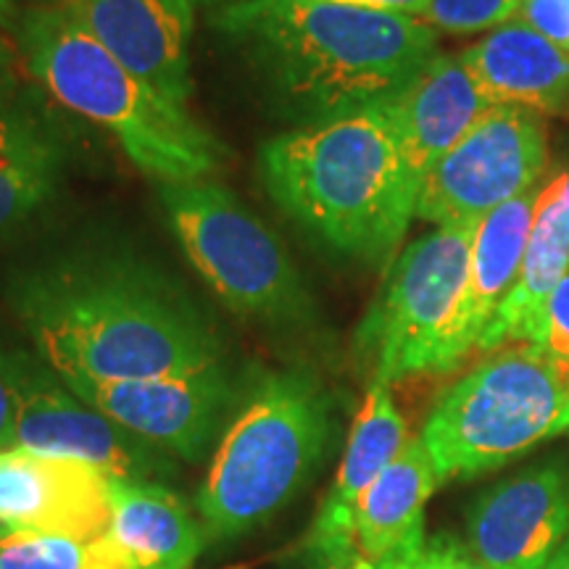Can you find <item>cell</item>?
<instances>
[{
	"mask_svg": "<svg viewBox=\"0 0 569 569\" xmlns=\"http://www.w3.org/2000/svg\"><path fill=\"white\" fill-rule=\"evenodd\" d=\"M59 142L30 113L0 103V230L21 222L51 196Z\"/></svg>",
	"mask_w": 569,
	"mask_h": 569,
	"instance_id": "22",
	"label": "cell"
},
{
	"mask_svg": "<svg viewBox=\"0 0 569 569\" xmlns=\"http://www.w3.org/2000/svg\"><path fill=\"white\" fill-rule=\"evenodd\" d=\"M409 438L407 419L398 411L390 386L372 380L348 436L336 482L317 511L315 528L309 532V549L351 543L356 503L380 478L382 469L401 453Z\"/></svg>",
	"mask_w": 569,
	"mask_h": 569,
	"instance_id": "17",
	"label": "cell"
},
{
	"mask_svg": "<svg viewBox=\"0 0 569 569\" xmlns=\"http://www.w3.org/2000/svg\"><path fill=\"white\" fill-rule=\"evenodd\" d=\"M517 19L569 53V0H519Z\"/></svg>",
	"mask_w": 569,
	"mask_h": 569,
	"instance_id": "26",
	"label": "cell"
},
{
	"mask_svg": "<svg viewBox=\"0 0 569 569\" xmlns=\"http://www.w3.org/2000/svg\"><path fill=\"white\" fill-rule=\"evenodd\" d=\"M417 553L377 561V559L365 557V553L356 549L353 540H351V543H336V546H322V549H309V559H311V569H409L411 561L417 559Z\"/></svg>",
	"mask_w": 569,
	"mask_h": 569,
	"instance_id": "27",
	"label": "cell"
},
{
	"mask_svg": "<svg viewBox=\"0 0 569 569\" xmlns=\"http://www.w3.org/2000/svg\"><path fill=\"white\" fill-rule=\"evenodd\" d=\"M227 569H246V565H234V567H227Z\"/></svg>",
	"mask_w": 569,
	"mask_h": 569,
	"instance_id": "36",
	"label": "cell"
},
{
	"mask_svg": "<svg viewBox=\"0 0 569 569\" xmlns=\"http://www.w3.org/2000/svg\"><path fill=\"white\" fill-rule=\"evenodd\" d=\"M19 46L27 69L63 109L103 127L130 161L161 184H182L222 167V148L188 106L98 42L61 3L38 6L21 19Z\"/></svg>",
	"mask_w": 569,
	"mask_h": 569,
	"instance_id": "4",
	"label": "cell"
},
{
	"mask_svg": "<svg viewBox=\"0 0 569 569\" xmlns=\"http://www.w3.org/2000/svg\"><path fill=\"white\" fill-rule=\"evenodd\" d=\"M443 486L422 438L407 440L353 511V546L369 559L417 553L427 543L425 507Z\"/></svg>",
	"mask_w": 569,
	"mask_h": 569,
	"instance_id": "18",
	"label": "cell"
},
{
	"mask_svg": "<svg viewBox=\"0 0 569 569\" xmlns=\"http://www.w3.org/2000/svg\"><path fill=\"white\" fill-rule=\"evenodd\" d=\"M332 3H348V6H365V9H380V11H396L407 13V17H419L427 9V0H332Z\"/></svg>",
	"mask_w": 569,
	"mask_h": 569,
	"instance_id": "30",
	"label": "cell"
},
{
	"mask_svg": "<svg viewBox=\"0 0 569 569\" xmlns=\"http://www.w3.org/2000/svg\"><path fill=\"white\" fill-rule=\"evenodd\" d=\"M332 438V398L309 369H282L256 386L219 440L196 509L213 540L267 525L309 486Z\"/></svg>",
	"mask_w": 569,
	"mask_h": 569,
	"instance_id": "5",
	"label": "cell"
},
{
	"mask_svg": "<svg viewBox=\"0 0 569 569\" xmlns=\"http://www.w3.org/2000/svg\"><path fill=\"white\" fill-rule=\"evenodd\" d=\"M59 380H151L224 367L222 340L172 277L130 256H69L11 288Z\"/></svg>",
	"mask_w": 569,
	"mask_h": 569,
	"instance_id": "1",
	"label": "cell"
},
{
	"mask_svg": "<svg viewBox=\"0 0 569 569\" xmlns=\"http://www.w3.org/2000/svg\"><path fill=\"white\" fill-rule=\"evenodd\" d=\"M386 106L419 190L430 169L486 117L490 101L461 56L438 53Z\"/></svg>",
	"mask_w": 569,
	"mask_h": 569,
	"instance_id": "15",
	"label": "cell"
},
{
	"mask_svg": "<svg viewBox=\"0 0 569 569\" xmlns=\"http://www.w3.org/2000/svg\"><path fill=\"white\" fill-rule=\"evenodd\" d=\"M261 174L306 232L367 264L388 261L417 219L419 182L382 103L277 134Z\"/></svg>",
	"mask_w": 569,
	"mask_h": 569,
	"instance_id": "3",
	"label": "cell"
},
{
	"mask_svg": "<svg viewBox=\"0 0 569 569\" xmlns=\"http://www.w3.org/2000/svg\"><path fill=\"white\" fill-rule=\"evenodd\" d=\"M409 569H490L475 557L467 546L457 543V540L438 536L427 540L425 549L417 553Z\"/></svg>",
	"mask_w": 569,
	"mask_h": 569,
	"instance_id": "28",
	"label": "cell"
},
{
	"mask_svg": "<svg viewBox=\"0 0 569 569\" xmlns=\"http://www.w3.org/2000/svg\"><path fill=\"white\" fill-rule=\"evenodd\" d=\"M569 430V386L532 346L480 361L440 396L419 432L440 482L478 478Z\"/></svg>",
	"mask_w": 569,
	"mask_h": 569,
	"instance_id": "6",
	"label": "cell"
},
{
	"mask_svg": "<svg viewBox=\"0 0 569 569\" xmlns=\"http://www.w3.org/2000/svg\"><path fill=\"white\" fill-rule=\"evenodd\" d=\"M13 84V48L11 42L3 38L0 32V103H3V96L11 90Z\"/></svg>",
	"mask_w": 569,
	"mask_h": 569,
	"instance_id": "31",
	"label": "cell"
},
{
	"mask_svg": "<svg viewBox=\"0 0 569 569\" xmlns=\"http://www.w3.org/2000/svg\"><path fill=\"white\" fill-rule=\"evenodd\" d=\"M519 0H427L422 21L436 32H490L517 17Z\"/></svg>",
	"mask_w": 569,
	"mask_h": 569,
	"instance_id": "24",
	"label": "cell"
},
{
	"mask_svg": "<svg viewBox=\"0 0 569 569\" xmlns=\"http://www.w3.org/2000/svg\"><path fill=\"white\" fill-rule=\"evenodd\" d=\"M213 24L301 124L393 101L438 56L419 17L332 0H234Z\"/></svg>",
	"mask_w": 569,
	"mask_h": 569,
	"instance_id": "2",
	"label": "cell"
},
{
	"mask_svg": "<svg viewBox=\"0 0 569 569\" xmlns=\"http://www.w3.org/2000/svg\"><path fill=\"white\" fill-rule=\"evenodd\" d=\"M569 536V469L530 467L486 490L467 519V549L490 569H543Z\"/></svg>",
	"mask_w": 569,
	"mask_h": 569,
	"instance_id": "13",
	"label": "cell"
},
{
	"mask_svg": "<svg viewBox=\"0 0 569 569\" xmlns=\"http://www.w3.org/2000/svg\"><path fill=\"white\" fill-rule=\"evenodd\" d=\"M61 382L132 436L188 461L203 457L232 401V386L224 367L151 380L69 377Z\"/></svg>",
	"mask_w": 569,
	"mask_h": 569,
	"instance_id": "11",
	"label": "cell"
},
{
	"mask_svg": "<svg viewBox=\"0 0 569 569\" xmlns=\"http://www.w3.org/2000/svg\"><path fill=\"white\" fill-rule=\"evenodd\" d=\"M161 203L184 256L227 309L267 325L309 319V290L288 248L224 184H161Z\"/></svg>",
	"mask_w": 569,
	"mask_h": 569,
	"instance_id": "8",
	"label": "cell"
},
{
	"mask_svg": "<svg viewBox=\"0 0 569 569\" xmlns=\"http://www.w3.org/2000/svg\"><path fill=\"white\" fill-rule=\"evenodd\" d=\"M127 569H190L203 551V525L161 482L111 478V528Z\"/></svg>",
	"mask_w": 569,
	"mask_h": 569,
	"instance_id": "20",
	"label": "cell"
},
{
	"mask_svg": "<svg viewBox=\"0 0 569 569\" xmlns=\"http://www.w3.org/2000/svg\"><path fill=\"white\" fill-rule=\"evenodd\" d=\"M17 11V0H0V27H9Z\"/></svg>",
	"mask_w": 569,
	"mask_h": 569,
	"instance_id": "33",
	"label": "cell"
},
{
	"mask_svg": "<svg viewBox=\"0 0 569 569\" xmlns=\"http://www.w3.org/2000/svg\"><path fill=\"white\" fill-rule=\"evenodd\" d=\"M543 569H569V536H567L565 543L559 546L557 553H553V557L549 559V565H546Z\"/></svg>",
	"mask_w": 569,
	"mask_h": 569,
	"instance_id": "32",
	"label": "cell"
},
{
	"mask_svg": "<svg viewBox=\"0 0 569 569\" xmlns=\"http://www.w3.org/2000/svg\"><path fill=\"white\" fill-rule=\"evenodd\" d=\"M569 269V224L565 217V174L540 188L536 219L522 272L493 322L482 332L480 351H496L511 343L536 346L549 298Z\"/></svg>",
	"mask_w": 569,
	"mask_h": 569,
	"instance_id": "19",
	"label": "cell"
},
{
	"mask_svg": "<svg viewBox=\"0 0 569 569\" xmlns=\"http://www.w3.org/2000/svg\"><path fill=\"white\" fill-rule=\"evenodd\" d=\"M0 569H127V561L109 532L74 540L0 528Z\"/></svg>",
	"mask_w": 569,
	"mask_h": 569,
	"instance_id": "23",
	"label": "cell"
},
{
	"mask_svg": "<svg viewBox=\"0 0 569 569\" xmlns=\"http://www.w3.org/2000/svg\"><path fill=\"white\" fill-rule=\"evenodd\" d=\"M3 448H13V388L0 356V451Z\"/></svg>",
	"mask_w": 569,
	"mask_h": 569,
	"instance_id": "29",
	"label": "cell"
},
{
	"mask_svg": "<svg viewBox=\"0 0 569 569\" xmlns=\"http://www.w3.org/2000/svg\"><path fill=\"white\" fill-rule=\"evenodd\" d=\"M103 42L134 74L159 88L177 103H188L190 38L193 3L190 0H56Z\"/></svg>",
	"mask_w": 569,
	"mask_h": 569,
	"instance_id": "14",
	"label": "cell"
},
{
	"mask_svg": "<svg viewBox=\"0 0 569 569\" xmlns=\"http://www.w3.org/2000/svg\"><path fill=\"white\" fill-rule=\"evenodd\" d=\"M475 227H436L393 261L359 327L372 380L393 386L417 375H446L475 351L465 319Z\"/></svg>",
	"mask_w": 569,
	"mask_h": 569,
	"instance_id": "7",
	"label": "cell"
},
{
	"mask_svg": "<svg viewBox=\"0 0 569 569\" xmlns=\"http://www.w3.org/2000/svg\"><path fill=\"white\" fill-rule=\"evenodd\" d=\"M532 348L546 356V361L569 386V269L549 298L543 327H540V336Z\"/></svg>",
	"mask_w": 569,
	"mask_h": 569,
	"instance_id": "25",
	"label": "cell"
},
{
	"mask_svg": "<svg viewBox=\"0 0 569 569\" xmlns=\"http://www.w3.org/2000/svg\"><path fill=\"white\" fill-rule=\"evenodd\" d=\"M461 59L490 106L569 119V53L522 19L490 30Z\"/></svg>",
	"mask_w": 569,
	"mask_h": 569,
	"instance_id": "16",
	"label": "cell"
},
{
	"mask_svg": "<svg viewBox=\"0 0 569 569\" xmlns=\"http://www.w3.org/2000/svg\"><path fill=\"white\" fill-rule=\"evenodd\" d=\"M0 528L96 540L111 528V478L80 459L3 448Z\"/></svg>",
	"mask_w": 569,
	"mask_h": 569,
	"instance_id": "12",
	"label": "cell"
},
{
	"mask_svg": "<svg viewBox=\"0 0 569 569\" xmlns=\"http://www.w3.org/2000/svg\"><path fill=\"white\" fill-rule=\"evenodd\" d=\"M546 161L540 117L517 106H490L425 177L417 219L436 227L478 224L498 206L536 190Z\"/></svg>",
	"mask_w": 569,
	"mask_h": 569,
	"instance_id": "9",
	"label": "cell"
},
{
	"mask_svg": "<svg viewBox=\"0 0 569 569\" xmlns=\"http://www.w3.org/2000/svg\"><path fill=\"white\" fill-rule=\"evenodd\" d=\"M190 3H222V0H190Z\"/></svg>",
	"mask_w": 569,
	"mask_h": 569,
	"instance_id": "35",
	"label": "cell"
},
{
	"mask_svg": "<svg viewBox=\"0 0 569 569\" xmlns=\"http://www.w3.org/2000/svg\"><path fill=\"white\" fill-rule=\"evenodd\" d=\"M538 193L540 190H530L515 201L498 206L475 227L465 306L467 338L472 348H478L482 332L493 322L496 311L515 290L522 272Z\"/></svg>",
	"mask_w": 569,
	"mask_h": 569,
	"instance_id": "21",
	"label": "cell"
},
{
	"mask_svg": "<svg viewBox=\"0 0 569 569\" xmlns=\"http://www.w3.org/2000/svg\"><path fill=\"white\" fill-rule=\"evenodd\" d=\"M565 217L569 224V172H565Z\"/></svg>",
	"mask_w": 569,
	"mask_h": 569,
	"instance_id": "34",
	"label": "cell"
},
{
	"mask_svg": "<svg viewBox=\"0 0 569 569\" xmlns=\"http://www.w3.org/2000/svg\"><path fill=\"white\" fill-rule=\"evenodd\" d=\"M3 361L13 388V446L88 461L113 480L159 482L172 472L163 448L132 436L27 359Z\"/></svg>",
	"mask_w": 569,
	"mask_h": 569,
	"instance_id": "10",
	"label": "cell"
}]
</instances>
